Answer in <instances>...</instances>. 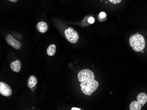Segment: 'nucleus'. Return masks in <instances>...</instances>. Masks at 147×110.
<instances>
[{
	"mask_svg": "<svg viewBox=\"0 0 147 110\" xmlns=\"http://www.w3.org/2000/svg\"><path fill=\"white\" fill-rule=\"evenodd\" d=\"M141 52H142V53H143V52H144L143 51H141Z\"/></svg>",
	"mask_w": 147,
	"mask_h": 110,
	"instance_id": "17",
	"label": "nucleus"
},
{
	"mask_svg": "<svg viewBox=\"0 0 147 110\" xmlns=\"http://www.w3.org/2000/svg\"><path fill=\"white\" fill-rule=\"evenodd\" d=\"M106 16V13L104 12H101L99 14V17L100 18H104Z\"/></svg>",
	"mask_w": 147,
	"mask_h": 110,
	"instance_id": "14",
	"label": "nucleus"
},
{
	"mask_svg": "<svg viewBox=\"0 0 147 110\" xmlns=\"http://www.w3.org/2000/svg\"><path fill=\"white\" fill-rule=\"evenodd\" d=\"M56 47L54 44H51L47 48V54L48 56H53L56 53Z\"/></svg>",
	"mask_w": 147,
	"mask_h": 110,
	"instance_id": "11",
	"label": "nucleus"
},
{
	"mask_svg": "<svg viewBox=\"0 0 147 110\" xmlns=\"http://www.w3.org/2000/svg\"><path fill=\"white\" fill-rule=\"evenodd\" d=\"M64 35L69 42L71 43H76L79 38V35L76 31L72 27H68L64 31Z\"/></svg>",
	"mask_w": 147,
	"mask_h": 110,
	"instance_id": "3",
	"label": "nucleus"
},
{
	"mask_svg": "<svg viewBox=\"0 0 147 110\" xmlns=\"http://www.w3.org/2000/svg\"><path fill=\"white\" fill-rule=\"evenodd\" d=\"M36 29L41 33H45L48 30V24L44 21L38 22L36 25Z\"/></svg>",
	"mask_w": 147,
	"mask_h": 110,
	"instance_id": "7",
	"label": "nucleus"
},
{
	"mask_svg": "<svg viewBox=\"0 0 147 110\" xmlns=\"http://www.w3.org/2000/svg\"><path fill=\"white\" fill-rule=\"evenodd\" d=\"M142 105L138 101H134L132 102L130 106V110H140Z\"/></svg>",
	"mask_w": 147,
	"mask_h": 110,
	"instance_id": "10",
	"label": "nucleus"
},
{
	"mask_svg": "<svg viewBox=\"0 0 147 110\" xmlns=\"http://www.w3.org/2000/svg\"><path fill=\"white\" fill-rule=\"evenodd\" d=\"M22 67V63L19 59H17L11 63L10 67L13 72L18 73L20 71Z\"/></svg>",
	"mask_w": 147,
	"mask_h": 110,
	"instance_id": "6",
	"label": "nucleus"
},
{
	"mask_svg": "<svg viewBox=\"0 0 147 110\" xmlns=\"http://www.w3.org/2000/svg\"><path fill=\"white\" fill-rule=\"evenodd\" d=\"M9 1L12 2H15L17 1H17V0H10Z\"/></svg>",
	"mask_w": 147,
	"mask_h": 110,
	"instance_id": "16",
	"label": "nucleus"
},
{
	"mask_svg": "<svg viewBox=\"0 0 147 110\" xmlns=\"http://www.w3.org/2000/svg\"><path fill=\"white\" fill-rule=\"evenodd\" d=\"M137 101L144 106L147 101V95L144 93H141L137 97Z\"/></svg>",
	"mask_w": 147,
	"mask_h": 110,
	"instance_id": "9",
	"label": "nucleus"
},
{
	"mask_svg": "<svg viewBox=\"0 0 147 110\" xmlns=\"http://www.w3.org/2000/svg\"><path fill=\"white\" fill-rule=\"evenodd\" d=\"M78 78L80 84L81 90L84 94L90 96L96 91L99 86V83L95 80L93 72L89 69L82 70L78 75Z\"/></svg>",
	"mask_w": 147,
	"mask_h": 110,
	"instance_id": "1",
	"label": "nucleus"
},
{
	"mask_svg": "<svg viewBox=\"0 0 147 110\" xmlns=\"http://www.w3.org/2000/svg\"><path fill=\"white\" fill-rule=\"evenodd\" d=\"M130 45L135 52L143 51L145 47L144 37L140 34H136L131 36L129 40Z\"/></svg>",
	"mask_w": 147,
	"mask_h": 110,
	"instance_id": "2",
	"label": "nucleus"
},
{
	"mask_svg": "<svg viewBox=\"0 0 147 110\" xmlns=\"http://www.w3.org/2000/svg\"><path fill=\"white\" fill-rule=\"evenodd\" d=\"M88 21L89 23L93 24V23H94L95 19L94 18L92 17H90L88 19Z\"/></svg>",
	"mask_w": 147,
	"mask_h": 110,
	"instance_id": "12",
	"label": "nucleus"
},
{
	"mask_svg": "<svg viewBox=\"0 0 147 110\" xmlns=\"http://www.w3.org/2000/svg\"><path fill=\"white\" fill-rule=\"evenodd\" d=\"M5 40L9 45L13 47L14 49H19L21 48L22 45L20 42L15 39L10 34H8L6 36Z\"/></svg>",
	"mask_w": 147,
	"mask_h": 110,
	"instance_id": "4",
	"label": "nucleus"
},
{
	"mask_svg": "<svg viewBox=\"0 0 147 110\" xmlns=\"http://www.w3.org/2000/svg\"><path fill=\"white\" fill-rule=\"evenodd\" d=\"M37 80L35 76L31 75L29 77L27 82L28 87L30 89H32L35 87L37 84Z\"/></svg>",
	"mask_w": 147,
	"mask_h": 110,
	"instance_id": "8",
	"label": "nucleus"
},
{
	"mask_svg": "<svg viewBox=\"0 0 147 110\" xmlns=\"http://www.w3.org/2000/svg\"><path fill=\"white\" fill-rule=\"evenodd\" d=\"M13 93L12 89L5 82H0V94L5 97H9Z\"/></svg>",
	"mask_w": 147,
	"mask_h": 110,
	"instance_id": "5",
	"label": "nucleus"
},
{
	"mask_svg": "<svg viewBox=\"0 0 147 110\" xmlns=\"http://www.w3.org/2000/svg\"></svg>",
	"mask_w": 147,
	"mask_h": 110,
	"instance_id": "18",
	"label": "nucleus"
},
{
	"mask_svg": "<svg viewBox=\"0 0 147 110\" xmlns=\"http://www.w3.org/2000/svg\"><path fill=\"white\" fill-rule=\"evenodd\" d=\"M71 110H81L80 109H79L78 108H76V107H73L71 109Z\"/></svg>",
	"mask_w": 147,
	"mask_h": 110,
	"instance_id": "15",
	"label": "nucleus"
},
{
	"mask_svg": "<svg viewBox=\"0 0 147 110\" xmlns=\"http://www.w3.org/2000/svg\"><path fill=\"white\" fill-rule=\"evenodd\" d=\"M109 1L113 4H117L120 3L121 0H109Z\"/></svg>",
	"mask_w": 147,
	"mask_h": 110,
	"instance_id": "13",
	"label": "nucleus"
}]
</instances>
